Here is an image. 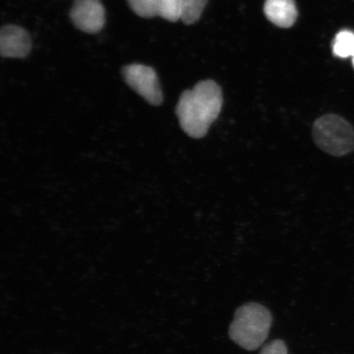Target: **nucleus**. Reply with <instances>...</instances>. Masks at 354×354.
Here are the masks:
<instances>
[{
    "label": "nucleus",
    "mask_w": 354,
    "mask_h": 354,
    "mask_svg": "<svg viewBox=\"0 0 354 354\" xmlns=\"http://www.w3.org/2000/svg\"><path fill=\"white\" fill-rule=\"evenodd\" d=\"M223 104V92L218 84L210 80L198 82L192 90L184 91L177 103L181 128L192 138H203L218 117Z\"/></svg>",
    "instance_id": "f257e3e1"
},
{
    "label": "nucleus",
    "mask_w": 354,
    "mask_h": 354,
    "mask_svg": "<svg viewBox=\"0 0 354 354\" xmlns=\"http://www.w3.org/2000/svg\"><path fill=\"white\" fill-rule=\"evenodd\" d=\"M272 316L267 308L249 303L239 308L230 326V337L247 351L262 346L271 328Z\"/></svg>",
    "instance_id": "f03ea898"
},
{
    "label": "nucleus",
    "mask_w": 354,
    "mask_h": 354,
    "mask_svg": "<svg viewBox=\"0 0 354 354\" xmlns=\"http://www.w3.org/2000/svg\"><path fill=\"white\" fill-rule=\"evenodd\" d=\"M313 140L323 151L343 157L354 151V129L339 115L326 114L316 120L313 127Z\"/></svg>",
    "instance_id": "7ed1b4c3"
},
{
    "label": "nucleus",
    "mask_w": 354,
    "mask_h": 354,
    "mask_svg": "<svg viewBox=\"0 0 354 354\" xmlns=\"http://www.w3.org/2000/svg\"><path fill=\"white\" fill-rule=\"evenodd\" d=\"M122 75L127 85L148 103L155 106L162 103L160 84L153 68L138 64H130L124 66Z\"/></svg>",
    "instance_id": "20e7f679"
},
{
    "label": "nucleus",
    "mask_w": 354,
    "mask_h": 354,
    "mask_svg": "<svg viewBox=\"0 0 354 354\" xmlns=\"http://www.w3.org/2000/svg\"><path fill=\"white\" fill-rule=\"evenodd\" d=\"M70 17L82 32L95 34L105 24V10L100 0H75Z\"/></svg>",
    "instance_id": "39448f33"
},
{
    "label": "nucleus",
    "mask_w": 354,
    "mask_h": 354,
    "mask_svg": "<svg viewBox=\"0 0 354 354\" xmlns=\"http://www.w3.org/2000/svg\"><path fill=\"white\" fill-rule=\"evenodd\" d=\"M32 39L24 28L15 25L4 26L0 32V54L3 57L24 59L32 50Z\"/></svg>",
    "instance_id": "423d86ee"
},
{
    "label": "nucleus",
    "mask_w": 354,
    "mask_h": 354,
    "mask_svg": "<svg viewBox=\"0 0 354 354\" xmlns=\"http://www.w3.org/2000/svg\"><path fill=\"white\" fill-rule=\"evenodd\" d=\"M264 13L270 21L282 28H290L298 17L294 0H266Z\"/></svg>",
    "instance_id": "0eeeda50"
},
{
    "label": "nucleus",
    "mask_w": 354,
    "mask_h": 354,
    "mask_svg": "<svg viewBox=\"0 0 354 354\" xmlns=\"http://www.w3.org/2000/svg\"><path fill=\"white\" fill-rule=\"evenodd\" d=\"M207 3V0H181L180 20L185 24H194L201 19Z\"/></svg>",
    "instance_id": "6e6552de"
},
{
    "label": "nucleus",
    "mask_w": 354,
    "mask_h": 354,
    "mask_svg": "<svg viewBox=\"0 0 354 354\" xmlns=\"http://www.w3.org/2000/svg\"><path fill=\"white\" fill-rule=\"evenodd\" d=\"M333 53L336 57H348L354 55V33L351 30H342L336 35Z\"/></svg>",
    "instance_id": "1a4fd4ad"
},
{
    "label": "nucleus",
    "mask_w": 354,
    "mask_h": 354,
    "mask_svg": "<svg viewBox=\"0 0 354 354\" xmlns=\"http://www.w3.org/2000/svg\"><path fill=\"white\" fill-rule=\"evenodd\" d=\"M158 16L169 21L180 20L181 0H158Z\"/></svg>",
    "instance_id": "9d476101"
},
{
    "label": "nucleus",
    "mask_w": 354,
    "mask_h": 354,
    "mask_svg": "<svg viewBox=\"0 0 354 354\" xmlns=\"http://www.w3.org/2000/svg\"><path fill=\"white\" fill-rule=\"evenodd\" d=\"M131 10L141 17L158 16V0H127Z\"/></svg>",
    "instance_id": "9b49d317"
},
{
    "label": "nucleus",
    "mask_w": 354,
    "mask_h": 354,
    "mask_svg": "<svg viewBox=\"0 0 354 354\" xmlns=\"http://www.w3.org/2000/svg\"><path fill=\"white\" fill-rule=\"evenodd\" d=\"M259 354H288V349L284 342L277 339L266 344Z\"/></svg>",
    "instance_id": "f8f14e48"
},
{
    "label": "nucleus",
    "mask_w": 354,
    "mask_h": 354,
    "mask_svg": "<svg viewBox=\"0 0 354 354\" xmlns=\"http://www.w3.org/2000/svg\"><path fill=\"white\" fill-rule=\"evenodd\" d=\"M352 57H353V64L354 66V55H353V56Z\"/></svg>",
    "instance_id": "ddd939ff"
}]
</instances>
